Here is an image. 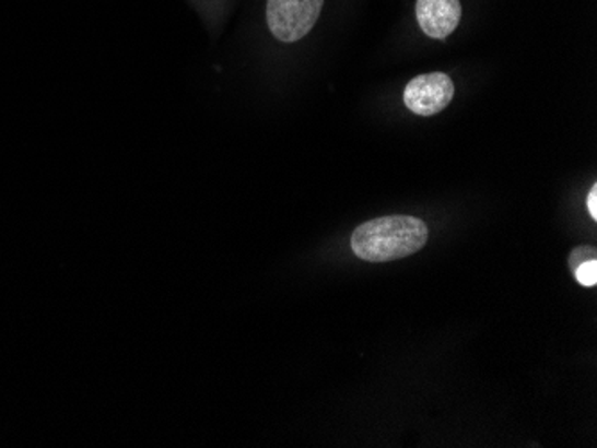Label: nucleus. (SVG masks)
Here are the masks:
<instances>
[{"instance_id":"1","label":"nucleus","mask_w":597,"mask_h":448,"mask_svg":"<svg viewBox=\"0 0 597 448\" xmlns=\"http://www.w3.org/2000/svg\"><path fill=\"white\" fill-rule=\"evenodd\" d=\"M426 222L408 215L382 216L358 225L351 236V249L368 263H387L408 258L428 244Z\"/></svg>"},{"instance_id":"2","label":"nucleus","mask_w":597,"mask_h":448,"mask_svg":"<svg viewBox=\"0 0 597 448\" xmlns=\"http://www.w3.org/2000/svg\"><path fill=\"white\" fill-rule=\"evenodd\" d=\"M324 0H269L267 24L272 35L284 44H294L317 24Z\"/></svg>"},{"instance_id":"3","label":"nucleus","mask_w":597,"mask_h":448,"mask_svg":"<svg viewBox=\"0 0 597 448\" xmlns=\"http://www.w3.org/2000/svg\"><path fill=\"white\" fill-rule=\"evenodd\" d=\"M455 97V84L447 73H422L411 79L405 89V104L411 113L419 117H433L444 111Z\"/></svg>"},{"instance_id":"4","label":"nucleus","mask_w":597,"mask_h":448,"mask_svg":"<svg viewBox=\"0 0 597 448\" xmlns=\"http://www.w3.org/2000/svg\"><path fill=\"white\" fill-rule=\"evenodd\" d=\"M415 16L424 35L447 38L460 24V0H417Z\"/></svg>"},{"instance_id":"5","label":"nucleus","mask_w":597,"mask_h":448,"mask_svg":"<svg viewBox=\"0 0 597 448\" xmlns=\"http://www.w3.org/2000/svg\"><path fill=\"white\" fill-rule=\"evenodd\" d=\"M574 278L582 286L594 287L597 284V259H590L574 269Z\"/></svg>"},{"instance_id":"6","label":"nucleus","mask_w":597,"mask_h":448,"mask_svg":"<svg viewBox=\"0 0 597 448\" xmlns=\"http://www.w3.org/2000/svg\"><path fill=\"white\" fill-rule=\"evenodd\" d=\"M590 259H596V249L594 247H578V249H574L571 256H569V267H571V270H574L580 264L585 263V261H590Z\"/></svg>"},{"instance_id":"7","label":"nucleus","mask_w":597,"mask_h":448,"mask_svg":"<svg viewBox=\"0 0 597 448\" xmlns=\"http://www.w3.org/2000/svg\"><path fill=\"white\" fill-rule=\"evenodd\" d=\"M587 208L590 216H593L594 220H597V185H594L593 188H590V191H588Z\"/></svg>"}]
</instances>
